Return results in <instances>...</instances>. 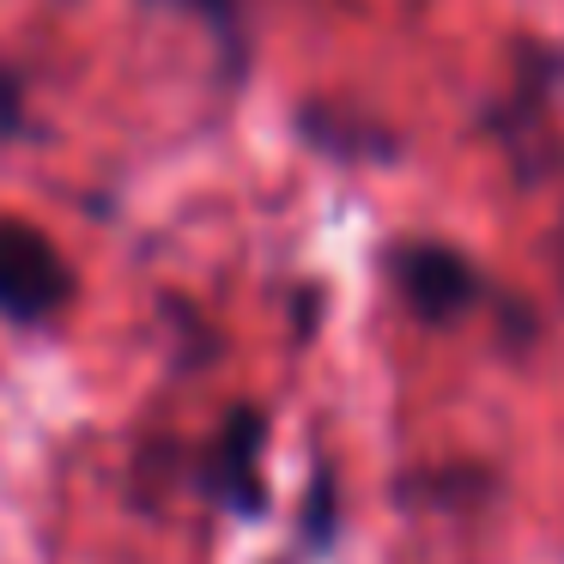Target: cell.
I'll list each match as a JSON object with an SVG mask.
<instances>
[{"label": "cell", "instance_id": "obj_2", "mask_svg": "<svg viewBox=\"0 0 564 564\" xmlns=\"http://www.w3.org/2000/svg\"><path fill=\"white\" fill-rule=\"evenodd\" d=\"M406 297L419 304V316H455L474 297L467 261L449 256V249H413L406 256Z\"/></svg>", "mask_w": 564, "mask_h": 564}, {"label": "cell", "instance_id": "obj_1", "mask_svg": "<svg viewBox=\"0 0 564 564\" xmlns=\"http://www.w3.org/2000/svg\"><path fill=\"white\" fill-rule=\"evenodd\" d=\"M67 297H74V273H67L62 249L19 219L0 225V316L43 322V316H55Z\"/></svg>", "mask_w": 564, "mask_h": 564}]
</instances>
